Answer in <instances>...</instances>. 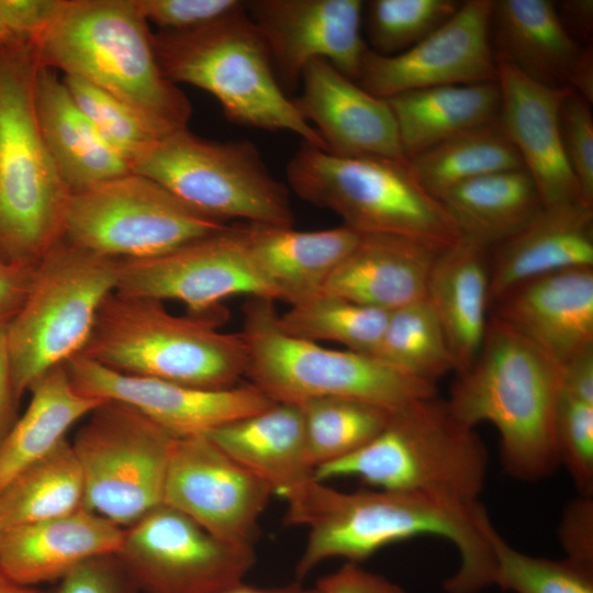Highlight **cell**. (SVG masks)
Listing matches in <instances>:
<instances>
[{
    "mask_svg": "<svg viewBox=\"0 0 593 593\" xmlns=\"http://www.w3.org/2000/svg\"><path fill=\"white\" fill-rule=\"evenodd\" d=\"M204 436L283 499L314 479L299 404L273 403Z\"/></svg>",
    "mask_w": 593,
    "mask_h": 593,
    "instance_id": "29",
    "label": "cell"
},
{
    "mask_svg": "<svg viewBox=\"0 0 593 593\" xmlns=\"http://www.w3.org/2000/svg\"><path fill=\"white\" fill-rule=\"evenodd\" d=\"M491 307L490 315L559 367L593 346V267L566 269L528 280L506 292Z\"/></svg>",
    "mask_w": 593,
    "mask_h": 593,
    "instance_id": "22",
    "label": "cell"
},
{
    "mask_svg": "<svg viewBox=\"0 0 593 593\" xmlns=\"http://www.w3.org/2000/svg\"><path fill=\"white\" fill-rule=\"evenodd\" d=\"M52 593H139L115 553L91 558L58 581Z\"/></svg>",
    "mask_w": 593,
    "mask_h": 593,
    "instance_id": "45",
    "label": "cell"
},
{
    "mask_svg": "<svg viewBox=\"0 0 593 593\" xmlns=\"http://www.w3.org/2000/svg\"><path fill=\"white\" fill-rule=\"evenodd\" d=\"M409 166L416 180L436 198L468 180L524 168L499 118L410 158Z\"/></svg>",
    "mask_w": 593,
    "mask_h": 593,
    "instance_id": "35",
    "label": "cell"
},
{
    "mask_svg": "<svg viewBox=\"0 0 593 593\" xmlns=\"http://www.w3.org/2000/svg\"><path fill=\"white\" fill-rule=\"evenodd\" d=\"M216 593H333L328 582L323 578L315 586L303 588L299 583L284 588H257L238 582L228 588H225Z\"/></svg>",
    "mask_w": 593,
    "mask_h": 593,
    "instance_id": "53",
    "label": "cell"
},
{
    "mask_svg": "<svg viewBox=\"0 0 593 593\" xmlns=\"http://www.w3.org/2000/svg\"><path fill=\"white\" fill-rule=\"evenodd\" d=\"M32 45L42 66L103 89L159 135L188 127L191 103L163 74L154 34L135 0H60Z\"/></svg>",
    "mask_w": 593,
    "mask_h": 593,
    "instance_id": "2",
    "label": "cell"
},
{
    "mask_svg": "<svg viewBox=\"0 0 593 593\" xmlns=\"http://www.w3.org/2000/svg\"><path fill=\"white\" fill-rule=\"evenodd\" d=\"M284 500L286 523L309 528L294 570L298 581L331 558L358 564L391 544L436 536L460 556L458 569L444 581L447 593H478L493 584L492 522L479 501L381 489L343 492L315 479Z\"/></svg>",
    "mask_w": 593,
    "mask_h": 593,
    "instance_id": "1",
    "label": "cell"
},
{
    "mask_svg": "<svg viewBox=\"0 0 593 593\" xmlns=\"http://www.w3.org/2000/svg\"><path fill=\"white\" fill-rule=\"evenodd\" d=\"M441 249L405 236L362 234L322 293L393 311L426 298L428 277Z\"/></svg>",
    "mask_w": 593,
    "mask_h": 593,
    "instance_id": "25",
    "label": "cell"
},
{
    "mask_svg": "<svg viewBox=\"0 0 593 593\" xmlns=\"http://www.w3.org/2000/svg\"><path fill=\"white\" fill-rule=\"evenodd\" d=\"M14 38L15 37L10 33L0 14V44L8 43Z\"/></svg>",
    "mask_w": 593,
    "mask_h": 593,
    "instance_id": "55",
    "label": "cell"
},
{
    "mask_svg": "<svg viewBox=\"0 0 593 593\" xmlns=\"http://www.w3.org/2000/svg\"><path fill=\"white\" fill-rule=\"evenodd\" d=\"M384 100L394 116L407 160L460 133L494 121L500 112L496 81L425 88Z\"/></svg>",
    "mask_w": 593,
    "mask_h": 593,
    "instance_id": "31",
    "label": "cell"
},
{
    "mask_svg": "<svg viewBox=\"0 0 593 593\" xmlns=\"http://www.w3.org/2000/svg\"><path fill=\"white\" fill-rule=\"evenodd\" d=\"M437 199L461 236L488 248L519 232L544 208L538 188L525 168L468 180Z\"/></svg>",
    "mask_w": 593,
    "mask_h": 593,
    "instance_id": "33",
    "label": "cell"
},
{
    "mask_svg": "<svg viewBox=\"0 0 593 593\" xmlns=\"http://www.w3.org/2000/svg\"><path fill=\"white\" fill-rule=\"evenodd\" d=\"M567 559L593 570V502L581 495L566 508L560 525Z\"/></svg>",
    "mask_w": 593,
    "mask_h": 593,
    "instance_id": "46",
    "label": "cell"
},
{
    "mask_svg": "<svg viewBox=\"0 0 593 593\" xmlns=\"http://www.w3.org/2000/svg\"><path fill=\"white\" fill-rule=\"evenodd\" d=\"M559 368L506 324L490 315L477 359L457 374L446 403L463 425L492 424L505 470L522 481L559 467L555 414Z\"/></svg>",
    "mask_w": 593,
    "mask_h": 593,
    "instance_id": "3",
    "label": "cell"
},
{
    "mask_svg": "<svg viewBox=\"0 0 593 593\" xmlns=\"http://www.w3.org/2000/svg\"><path fill=\"white\" fill-rule=\"evenodd\" d=\"M37 122L53 161L71 192L132 172L99 134L53 69L40 66L34 86Z\"/></svg>",
    "mask_w": 593,
    "mask_h": 593,
    "instance_id": "28",
    "label": "cell"
},
{
    "mask_svg": "<svg viewBox=\"0 0 593 593\" xmlns=\"http://www.w3.org/2000/svg\"><path fill=\"white\" fill-rule=\"evenodd\" d=\"M64 367L81 394L126 404L176 438L204 435L275 403L250 383L195 388L115 371L81 354Z\"/></svg>",
    "mask_w": 593,
    "mask_h": 593,
    "instance_id": "18",
    "label": "cell"
},
{
    "mask_svg": "<svg viewBox=\"0 0 593 593\" xmlns=\"http://www.w3.org/2000/svg\"><path fill=\"white\" fill-rule=\"evenodd\" d=\"M31 401L0 444V492L66 439L67 430L104 401L81 394L63 366L33 382Z\"/></svg>",
    "mask_w": 593,
    "mask_h": 593,
    "instance_id": "32",
    "label": "cell"
},
{
    "mask_svg": "<svg viewBox=\"0 0 593 593\" xmlns=\"http://www.w3.org/2000/svg\"><path fill=\"white\" fill-rule=\"evenodd\" d=\"M300 87L292 101L327 153L409 161L384 99L369 93L325 59L307 64Z\"/></svg>",
    "mask_w": 593,
    "mask_h": 593,
    "instance_id": "20",
    "label": "cell"
},
{
    "mask_svg": "<svg viewBox=\"0 0 593 593\" xmlns=\"http://www.w3.org/2000/svg\"><path fill=\"white\" fill-rule=\"evenodd\" d=\"M272 489L204 435L176 438L163 503L213 536L253 545Z\"/></svg>",
    "mask_w": 593,
    "mask_h": 593,
    "instance_id": "17",
    "label": "cell"
},
{
    "mask_svg": "<svg viewBox=\"0 0 593 593\" xmlns=\"http://www.w3.org/2000/svg\"><path fill=\"white\" fill-rule=\"evenodd\" d=\"M334 593H345V592H343V591H335Z\"/></svg>",
    "mask_w": 593,
    "mask_h": 593,
    "instance_id": "56",
    "label": "cell"
},
{
    "mask_svg": "<svg viewBox=\"0 0 593 593\" xmlns=\"http://www.w3.org/2000/svg\"><path fill=\"white\" fill-rule=\"evenodd\" d=\"M372 356L409 376L435 384L455 371L445 331L426 298L389 312Z\"/></svg>",
    "mask_w": 593,
    "mask_h": 593,
    "instance_id": "36",
    "label": "cell"
},
{
    "mask_svg": "<svg viewBox=\"0 0 593 593\" xmlns=\"http://www.w3.org/2000/svg\"><path fill=\"white\" fill-rule=\"evenodd\" d=\"M119 260L56 244L40 261L31 290L8 322L16 400L54 367L81 354L99 309L115 291Z\"/></svg>",
    "mask_w": 593,
    "mask_h": 593,
    "instance_id": "10",
    "label": "cell"
},
{
    "mask_svg": "<svg viewBox=\"0 0 593 593\" xmlns=\"http://www.w3.org/2000/svg\"><path fill=\"white\" fill-rule=\"evenodd\" d=\"M389 312L321 293L291 305L278 316L288 335L317 343L329 340L347 349L373 355L385 327Z\"/></svg>",
    "mask_w": 593,
    "mask_h": 593,
    "instance_id": "38",
    "label": "cell"
},
{
    "mask_svg": "<svg viewBox=\"0 0 593 593\" xmlns=\"http://www.w3.org/2000/svg\"><path fill=\"white\" fill-rule=\"evenodd\" d=\"M63 80L82 113L130 166L161 137L132 108L103 89L74 76Z\"/></svg>",
    "mask_w": 593,
    "mask_h": 593,
    "instance_id": "41",
    "label": "cell"
},
{
    "mask_svg": "<svg viewBox=\"0 0 593 593\" xmlns=\"http://www.w3.org/2000/svg\"><path fill=\"white\" fill-rule=\"evenodd\" d=\"M558 368L560 391L593 402V346L578 353Z\"/></svg>",
    "mask_w": 593,
    "mask_h": 593,
    "instance_id": "49",
    "label": "cell"
},
{
    "mask_svg": "<svg viewBox=\"0 0 593 593\" xmlns=\"http://www.w3.org/2000/svg\"><path fill=\"white\" fill-rule=\"evenodd\" d=\"M310 462L317 467L347 457L370 443L393 412L347 398H320L300 404Z\"/></svg>",
    "mask_w": 593,
    "mask_h": 593,
    "instance_id": "37",
    "label": "cell"
},
{
    "mask_svg": "<svg viewBox=\"0 0 593 593\" xmlns=\"http://www.w3.org/2000/svg\"><path fill=\"white\" fill-rule=\"evenodd\" d=\"M289 188L361 234H391L447 247L461 235L409 161L342 157L302 142L287 163Z\"/></svg>",
    "mask_w": 593,
    "mask_h": 593,
    "instance_id": "9",
    "label": "cell"
},
{
    "mask_svg": "<svg viewBox=\"0 0 593 593\" xmlns=\"http://www.w3.org/2000/svg\"><path fill=\"white\" fill-rule=\"evenodd\" d=\"M492 10L493 0H468L402 53L383 56L368 49L356 82L381 99L425 88L495 82Z\"/></svg>",
    "mask_w": 593,
    "mask_h": 593,
    "instance_id": "16",
    "label": "cell"
},
{
    "mask_svg": "<svg viewBox=\"0 0 593 593\" xmlns=\"http://www.w3.org/2000/svg\"><path fill=\"white\" fill-rule=\"evenodd\" d=\"M491 27L495 55L528 78L551 88H568L582 46L562 23L550 0L493 1Z\"/></svg>",
    "mask_w": 593,
    "mask_h": 593,
    "instance_id": "30",
    "label": "cell"
},
{
    "mask_svg": "<svg viewBox=\"0 0 593 593\" xmlns=\"http://www.w3.org/2000/svg\"><path fill=\"white\" fill-rule=\"evenodd\" d=\"M495 569L493 584L514 593H593V570L569 559L534 557L512 547L489 528Z\"/></svg>",
    "mask_w": 593,
    "mask_h": 593,
    "instance_id": "40",
    "label": "cell"
},
{
    "mask_svg": "<svg viewBox=\"0 0 593 593\" xmlns=\"http://www.w3.org/2000/svg\"><path fill=\"white\" fill-rule=\"evenodd\" d=\"M89 415L71 444L83 508L126 528L163 503L176 437L120 402L104 401Z\"/></svg>",
    "mask_w": 593,
    "mask_h": 593,
    "instance_id": "13",
    "label": "cell"
},
{
    "mask_svg": "<svg viewBox=\"0 0 593 593\" xmlns=\"http://www.w3.org/2000/svg\"><path fill=\"white\" fill-rule=\"evenodd\" d=\"M124 528L80 508L0 534V571L27 586L59 581L82 562L115 553Z\"/></svg>",
    "mask_w": 593,
    "mask_h": 593,
    "instance_id": "24",
    "label": "cell"
},
{
    "mask_svg": "<svg viewBox=\"0 0 593 593\" xmlns=\"http://www.w3.org/2000/svg\"><path fill=\"white\" fill-rule=\"evenodd\" d=\"M591 103L568 88L560 105L563 152L582 201L593 206V115Z\"/></svg>",
    "mask_w": 593,
    "mask_h": 593,
    "instance_id": "43",
    "label": "cell"
},
{
    "mask_svg": "<svg viewBox=\"0 0 593 593\" xmlns=\"http://www.w3.org/2000/svg\"><path fill=\"white\" fill-rule=\"evenodd\" d=\"M490 302L548 273L593 267V206H544L519 232L489 248ZM490 304V307H491Z\"/></svg>",
    "mask_w": 593,
    "mask_h": 593,
    "instance_id": "23",
    "label": "cell"
},
{
    "mask_svg": "<svg viewBox=\"0 0 593 593\" xmlns=\"http://www.w3.org/2000/svg\"><path fill=\"white\" fill-rule=\"evenodd\" d=\"M486 469V449L474 428L435 395L394 411L370 443L317 467L314 479L356 477L374 489L478 501Z\"/></svg>",
    "mask_w": 593,
    "mask_h": 593,
    "instance_id": "7",
    "label": "cell"
},
{
    "mask_svg": "<svg viewBox=\"0 0 593 593\" xmlns=\"http://www.w3.org/2000/svg\"><path fill=\"white\" fill-rule=\"evenodd\" d=\"M37 266L0 259V323L10 321L23 305Z\"/></svg>",
    "mask_w": 593,
    "mask_h": 593,
    "instance_id": "48",
    "label": "cell"
},
{
    "mask_svg": "<svg viewBox=\"0 0 593 593\" xmlns=\"http://www.w3.org/2000/svg\"><path fill=\"white\" fill-rule=\"evenodd\" d=\"M568 88L577 92L589 103L593 102V51L591 46L582 47L570 71Z\"/></svg>",
    "mask_w": 593,
    "mask_h": 593,
    "instance_id": "52",
    "label": "cell"
},
{
    "mask_svg": "<svg viewBox=\"0 0 593 593\" xmlns=\"http://www.w3.org/2000/svg\"><path fill=\"white\" fill-rule=\"evenodd\" d=\"M489 248L460 236L432 267L426 299L445 331L455 372L467 371L481 349L490 310Z\"/></svg>",
    "mask_w": 593,
    "mask_h": 593,
    "instance_id": "27",
    "label": "cell"
},
{
    "mask_svg": "<svg viewBox=\"0 0 593 593\" xmlns=\"http://www.w3.org/2000/svg\"><path fill=\"white\" fill-rule=\"evenodd\" d=\"M60 0H0L1 18L15 38L34 44L53 21Z\"/></svg>",
    "mask_w": 593,
    "mask_h": 593,
    "instance_id": "47",
    "label": "cell"
},
{
    "mask_svg": "<svg viewBox=\"0 0 593 593\" xmlns=\"http://www.w3.org/2000/svg\"><path fill=\"white\" fill-rule=\"evenodd\" d=\"M79 462L67 439L0 492V534L68 515L83 507Z\"/></svg>",
    "mask_w": 593,
    "mask_h": 593,
    "instance_id": "34",
    "label": "cell"
},
{
    "mask_svg": "<svg viewBox=\"0 0 593 593\" xmlns=\"http://www.w3.org/2000/svg\"><path fill=\"white\" fill-rule=\"evenodd\" d=\"M115 291L158 301H180L203 314L234 295L277 301L254 265L240 225L201 237L159 256L119 260Z\"/></svg>",
    "mask_w": 593,
    "mask_h": 593,
    "instance_id": "15",
    "label": "cell"
},
{
    "mask_svg": "<svg viewBox=\"0 0 593 593\" xmlns=\"http://www.w3.org/2000/svg\"><path fill=\"white\" fill-rule=\"evenodd\" d=\"M219 309L177 316L161 301L116 291L101 304L81 355L115 371L203 389H225L245 377L242 333L219 331Z\"/></svg>",
    "mask_w": 593,
    "mask_h": 593,
    "instance_id": "5",
    "label": "cell"
},
{
    "mask_svg": "<svg viewBox=\"0 0 593 593\" xmlns=\"http://www.w3.org/2000/svg\"><path fill=\"white\" fill-rule=\"evenodd\" d=\"M0 593H52L37 589L36 586H27L19 584L0 571Z\"/></svg>",
    "mask_w": 593,
    "mask_h": 593,
    "instance_id": "54",
    "label": "cell"
},
{
    "mask_svg": "<svg viewBox=\"0 0 593 593\" xmlns=\"http://www.w3.org/2000/svg\"><path fill=\"white\" fill-rule=\"evenodd\" d=\"M131 169L212 219L293 224L289 188L248 141H210L179 128L157 138Z\"/></svg>",
    "mask_w": 593,
    "mask_h": 593,
    "instance_id": "11",
    "label": "cell"
},
{
    "mask_svg": "<svg viewBox=\"0 0 593 593\" xmlns=\"http://www.w3.org/2000/svg\"><path fill=\"white\" fill-rule=\"evenodd\" d=\"M247 251L278 300L295 305L322 293L325 282L361 238L342 224L320 231L245 223Z\"/></svg>",
    "mask_w": 593,
    "mask_h": 593,
    "instance_id": "26",
    "label": "cell"
},
{
    "mask_svg": "<svg viewBox=\"0 0 593 593\" xmlns=\"http://www.w3.org/2000/svg\"><path fill=\"white\" fill-rule=\"evenodd\" d=\"M246 10L262 36L282 89L300 87L314 59L357 81L369 49L361 35V0H249Z\"/></svg>",
    "mask_w": 593,
    "mask_h": 593,
    "instance_id": "19",
    "label": "cell"
},
{
    "mask_svg": "<svg viewBox=\"0 0 593 593\" xmlns=\"http://www.w3.org/2000/svg\"><path fill=\"white\" fill-rule=\"evenodd\" d=\"M40 66L30 42L0 44V259L33 266L61 240L71 193L37 122Z\"/></svg>",
    "mask_w": 593,
    "mask_h": 593,
    "instance_id": "4",
    "label": "cell"
},
{
    "mask_svg": "<svg viewBox=\"0 0 593 593\" xmlns=\"http://www.w3.org/2000/svg\"><path fill=\"white\" fill-rule=\"evenodd\" d=\"M115 555L139 593H216L256 561L253 545L222 540L164 503L124 528Z\"/></svg>",
    "mask_w": 593,
    "mask_h": 593,
    "instance_id": "14",
    "label": "cell"
},
{
    "mask_svg": "<svg viewBox=\"0 0 593 593\" xmlns=\"http://www.w3.org/2000/svg\"><path fill=\"white\" fill-rule=\"evenodd\" d=\"M226 227L130 172L71 192L61 239L98 256L130 260L163 255Z\"/></svg>",
    "mask_w": 593,
    "mask_h": 593,
    "instance_id": "12",
    "label": "cell"
},
{
    "mask_svg": "<svg viewBox=\"0 0 593 593\" xmlns=\"http://www.w3.org/2000/svg\"><path fill=\"white\" fill-rule=\"evenodd\" d=\"M165 77L211 93L225 118L238 125L287 131L326 150L280 86L266 43L247 10L208 27L154 34Z\"/></svg>",
    "mask_w": 593,
    "mask_h": 593,
    "instance_id": "8",
    "label": "cell"
},
{
    "mask_svg": "<svg viewBox=\"0 0 593 593\" xmlns=\"http://www.w3.org/2000/svg\"><path fill=\"white\" fill-rule=\"evenodd\" d=\"M8 322L0 323V444L15 423L16 400L8 342Z\"/></svg>",
    "mask_w": 593,
    "mask_h": 593,
    "instance_id": "50",
    "label": "cell"
},
{
    "mask_svg": "<svg viewBox=\"0 0 593 593\" xmlns=\"http://www.w3.org/2000/svg\"><path fill=\"white\" fill-rule=\"evenodd\" d=\"M147 22L161 32L186 33L201 30L246 9L242 0H135Z\"/></svg>",
    "mask_w": 593,
    "mask_h": 593,
    "instance_id": "44",
    "label": "cell"
},
{
    "mask_svg": "<svg viewBox=\"0 0 593 593\" xmlns=\"http://www.w3.org/2000/svg\"><path fill=\"white\" fill-rule=\"evenodd\" d=\"M555 4L562 23L572 36L577 34L584 38L591 37L593 31L592 0H563L555 2Z\"/></svg>",
    "mask_w": 593,
    "mask_h": 593,
    "instance_id": "51",
    "label": "cell"
},
{
    "mask_svg": "<svg viewBox=\"0 0 593 593\" xmlns=\"http://www.w3.org/2000/svg\"><path fill=\"white\" fill-rule=\"evenodd\" d=\"M273 302L247 298L240 333L248 355L245 377L275 403L300 405L320 398H347L394 412L436 395L435 383L372 355L331 349L286 334Z\"/></svg>",
    "mask_w": 593,
    "mask_h": 593,
    "instance_id": "6",
    "label": "cell"
},
{
    "mask_svg": "<svg viewBox=\"0 0 593 593\" xmlns=\"http://www.w3.org/2000/svg\"><path fill=\"white\" fill-rule=\"evenodd\" d=\"M560 465L570 472L580 494L593 493V402L559 390L555 414Z\"/></svg>",
    "mask_w": 593,
    "mask_h": 593,
    "instance_id": "42",
    "label": "cell"
},
{
    "mask_svg": "<svg viewBox=\"0 0 593 593\" xmlns=\"http://www.w3.org/2000/svg\"><path fill=\"white\" fill-rule=\"evenodd\" d=\"M455 0H370L362 23L372 52L402 53L446 22L459 8Z\"/></svg>",
    "mask_w": 593,
    "mask_h": 593,
    "instance_id": "39",
    "label": "cell"
},
{
    "mask_svg": "<svg viewBox=\"0 0 593 593\" xmlns=\"http://www.w3.org/2000/svg\"><path fill=\"white\" fill-rule=\"evenodd\" d=\"M495 59L499 121L535 181L544 206L583 202L561 139L560 105L568 88L544 86L503 57L495 55Z\"/></svg>",
    "mask_w": 593,
    "mask_h": 593,
    "instance_id": "21",
    "label": "cell"
}]
</instances>
